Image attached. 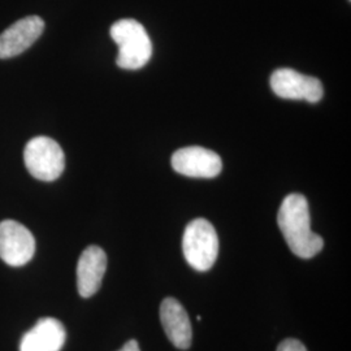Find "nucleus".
Returning <instances> with one entry per match:
<instances>
[{"label":"nucleus","mask_w":351,"mask_h":351,"mask_svg":"<svg viewBox=\"0 0 351 351\" xmlns=\"http://www.w3.org/2000/svg\"><path fill=\"white\" fill-rule=\"evenodd\" d=\"M277 223L289 249L302 259H311L323 250L324 241L311 230L308 202L302 194H289L281 203Z\"/></svg>","instance_id":"nucleus-1"},{"label":"nucleus","mask_w":351,"mask_h":351,"mask_svg":"<svg viewBox=\"0 0 351 351\" xmlns=\"http://www.w3.org/2000/svg\"><path fill=\"white\" fill-rule=\"evenodd\" d=\"M111 37L119 46L116 63L129 71H137L150 62L152 43L145 26L133 19H124L111 26Z\"/></svg>","instance_id":"nucleus-2"},{"label":"nucleus","mask_w":351,"mask_h":351,"mask_svg":"<svg viewBox=\"0 0 351 351\" xmlns=\"http://www.w3.org/2000/svg\"><path fill=\"white\" fill-rule=\"evenodd\" d=\"M182 251L194 269L201 272L211 269L219 254V239L213 224L206 219L189 223L182 239Z\"/></svg>","instance_id":"nucleus-3"},{"label":"nucleus","mask_w":351,"mask_h":351,"mask_svg":"<svg viewBox=\"0 0 351 351\" xmlns=\"http://www.w3.org/2000/svg\"><path fill=\"white\" fill-rule=\"evenodd\" d=\"M24 162L30 175L46 182L58 180L65 168L63 149L49 137L30 139L24 150Z\"/></svg>","instance_id":"nucleus-4"},{"label":"nucleus","mask_w":351,"mask_h":351,"mask_svg":"<svg viewBox=\"0 0 351 351\" xmlns=\"http://www.w3.org/2000/svg\"><path fill=\"white\" fill-rule=\"evenodd\" d=\"M36 252V239L26 226L4 220L0 223V259L11 267L29 263Z\"/></svg>","instance_id":"nucleus-5"},{"label":"nucleus","mask_w":351,"mask_h":351,"mask_svg":"<svg viewBox=\"0 0 351 351\" xmlns=\"http://www.w3.org/2000/svg\"><path fill=\"white\" fill-rule=\"evenodd\" d=\"M271 88L277 97L291 101L317 103L324 95L323 84L316 77L302 75L290 68H280L272 73Z\"/></svg>","instance_id":"nucleus-6"},{"label":"nucleus","mask_w":351,"mask_h":351,"mask_svg":"<svg viewBox=\"0 0 351 351\" xmlns=\"http://www.w3.org/2000/svg\"><path fill=\"white\" fill-rule=\"evenodd\" d=\"M172 167L180 175L194 178H213L223 169L221 158L211 150L193 146L176 151Z\"/></svg>","instance_id":"nucleus-7"},{"label":"nucleus","mask_w":351,"mask_h":351,"mask_svg":"<svg viewBox=\"0 0 351 351\" xmlns=\"http://www.w3.org/2000/svg\"><path fill=\"white\" fill-rule=\"evenodd\" d=\"M45 30L39 16H26L0 34V59H11L27 50Z\"/></svg>","instance_id":"nucleus-8"},{"label":"nucleus","mask_w":351,"mask_h":351,"mask_svg":"<svg viewBox=\"0 0 351 351\" xmlns=\"http://www.w3.org/2000/svg\"><path fill=\"white\" fill-rule=\"evenodd\" d=\"M107 269V255L99 246H88L77 264V289L82 298L93 297L99 289Z\"/></svg>","instance_id":"nucleus-9"},{"label":"nucleus","mask_w":351,"mask_h":351,"mask_svg":"<svg viewBox=\"0 0 351 351\" xmlns=\"http://www.w3.org/2000/svg\"><path fill=\"white\" fill-rule=\"evenodd\" d=\"M66 339L62 322L55 317L39 319L20 342V351H60Z\"/></svg>","instance_id":"nucleus-10"},{"label":"nucleus","mask_w":351,"mask_h":351,"mask_svg":"<svg viewBox=\"0 0 351 351\" xmlns=\"http://www.w3.org/2000/svg\"><path fill=\"white\" fill-rule=\"evenodd\" d=\"M160 322L168 339L177 349L186 350L191 345L193 330L188 313L175 298H165L160 306Z\"/></svg>","instance_id":"nucleus-11"},{"label":"nucleus","mask_w":351,"mask_h":351,"mask_svg":"<svg viewBox=\"0 0 351 351\" xmlns=\"http://www.w3.org/2000/svg\"><path fill=\"white\" fill-rule=\"evenodd\" d=\"M277 351H307V349H306V346L302 343L301 341L295 339H288L282 341L278 345Z\"/></svg>","instance_id":"nucleus-12"},{"label":"nucleus","mask_w":351,"mask_h":351,"mask_svg":"<svg viewBox=\"0 0 351 351\" xmlns=\"http://www.w3.org/2000/svg\"><path fill=\"white\" fill-rule=\"evenodd\" d=\"M119 351H141V349H139L138 342L136 339H130Z\"/></svg>","instance_id":"nucleus-13"}]
</instances>
